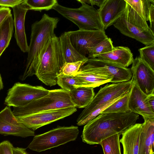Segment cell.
Segmentation results:
<instances>
[{
	"mask_svg": "<svg viewBox=\"0 0 154 154\" xmlns=\"http://www.w3.org/2000/svg\"><path fill=\"white\" fill-rule=\"evenodd\" d=\"M139 119L138 114L131 112L100 113L85 125L81 137L87 144H99L102 140L110 136L121 135L136 123Z\"/></svg>",
	"mask_w": 154,
	"mask_h": 154,
	"instance_id": "obj_1",
	"label": "cell"
},
{
	"mask_svg": "<svg viewBox=\"0 0 154 154\" xmlns=\"http://www.w3.org/2000/svg\"><path fill=\"white\" fill-rule=\"evenodd\" d=\"M59 19L44 14L41 19L31 26V34L25 68L20 79L22 81L35 75L37 66L45 48L54 35Z\"/></svg>",
	"mask_w": 154,
	"mask_h": 154,
	"instance_id": "obj_2",
	"label": "cell"
},
{
	"mask_svg": "<svg viewBox=\"0 0 154 154\" xmlns=\"http://www.w3.org/2000/svg\"><path fill=\"white\" fill-rule=\"evenodd\" d=\"M64 63L58 37L55 34L45 48L37 66L35 75L46 85H55Z\"/></svg>",
	"mask_w": 154,
	"mask_h": 154,
	"instance_id": "obj_3",
	"label": "cell"
},
{
	"mask_svg": "<svg viewBox=\"0 0 154 154\" xmlns=\"http://www.w3.org/2000/svg\"><path fill=\"white\" fill-rule=\"evenodd\" d=\"M75 107L71 101L69 92L62 89L49 90L47 95L20 107H13L12 111L17 118L54 109Z\"/></svg>",
	"mask_w": 154,
	"mask_h": 154,
	"instance_id": "obj_4",
	"label": "cell"
},
{
	"mask_svg": "<svg viewBox=\"0 0 154 154\" xmlns=\"http://www.w3.org/2000/svg\"><path fill=\"white\" fill-rule=\"evenodd\" d=\"M79 133L77 126H58L42 134L35 135L28 148L38 152L44 151L75 140Z\"/></svg>",
	"mask_w": 154,
	"mask_h": 154,
	"instance_id": "obj_5",
	"label": "cell"
},
{
	"mask_svg": "<svg viewBox=\"0 0 154 154\" xmlns=\"http://www.w3.org/2000/svg\"><path fill=\"white\" fill-rule=\"evenodd\" d=\"M81 3L82 5L76 8L58 3L52 9L76 25L79 30H104L97 10L88 4Z\"/></svg>",
	"mask_w": 154,
	"mask_h": 154,
	"instance_id": "obj_6",
	"label": "cell"
},
{
	"mask_svg": "<svg viewBox=\"0 0 154 154\" xmlns=\"http://www.w3.org/2000/svg\"><path fill=\"white\" fill-rule=\"evenodd\" d=\"M132 85L131 79L126 82L107 84L101 88L91 102L79 114L76 123L98 108L124 95L130 91Z\"/></svg>",
	"mask_w": 154,
	"mask_h": 154,
	"instance_id": "obj_7",
	"label": "cell"
},
{
	"mask_svg": "<svg viewBox=\"0 0 154 154\" xmlns=\"http://www.w3.org/2000/svg\"><path fill=\"white\" fill-rule=\"evenodd\" d=\"M49 91L42 86L16 82L8 90L5 104L10 107H23L47 95Z\"/></svg>",
	"mask_w": 154,
	"mask_h": 154,
	"instance_id": "obj_8",
	"label": "cell"
},
{
	"mask_svg": "<svg viewBox=\"0 0 154 154\" xmlns=\"http://www.w3.org/2000/svg\"><path fill=\"white\" fill-rule=\"evenodd\" d=\"M76 111V107H67L42 111L17 118L26 127L34 131L42 126L70 116Z\"/></svg>",
	"mask_w": 154,
	"mask_h": 154,
	"instance_id": "obj_9",
	"label": "cell"
},
{
	"mask_svg": "<svg viewBox=\"0 0 154 154\" xmlns=\"http://www.w3.org/2000/svg\"><path fill=\"white\" fill-rule=\"evenodd\" d=\"M72 45L81 55L86 56L88 50L108 37L105 31L78 30L68 32Z\"/></svg>",
	"mask_w": 154,
	"mask_h": 154,
	"instance_id": "obj_10",
	"label": "cell"
},
{
	"mask_svg": "<svg viewBox=\"0 0 154 154\" xmlns=\"http://www.w3.org/2000/svg\"><path fill=\"white\" fill-rule=\"evenodd\" d=\"M0 134L24 138L35 135L34 131L20 122L7 106L0 112Z\"/></svg>",
	"mask_w": 154,
	"mask_h": 154,
	"instance_id": "obj_11",
	"label": "cell"
},
{
	"mask_svg": "<svg viewBox=\"0 0 154 154\" xmlns=\"http://www.w3.org/2000/svg\"><path fill=\"white\" fill-rule=\"evenodd\" d=\"M131 69L132 78L140 89L147 95L154 94V70L140 57L134 59Z\"/></svg>",
	"mask_w": 154,
	"mask_h": 154,
	"instance_id": "obj_12",
	"label": "cell"
},
{
	"mask_svg": "<svg viewBox=\"0 0 154 154\" xmlns=\"http://www.w3.org/2000/svg\"><path fill=\"white\" fill-rule=\"evenodd\" d=\"M85 63L95 69L110 75L113 78L111 82L128 81L131 79L132 76L131 68L97 58L88 59Z\"/></svg>",
	"mask_w": 154,
	"mask_h": 154,
	"instance_id": "obj_13",
	"label": "cell"
},
{
	"mask_svg": "<svg viewBox=\"0 0 154 154\" xmlns=\"http://www.w3.org/2000/svg\"><path fill=\"white\" fill-rule=\"evenodd\" d=\"M74 75L79 82L81 87L93 88L111 82L113 78L109 74L95 69L86 63Z\"/></svg>",
	"mask_w": 154,
	"mask_h": 154,
	"instance_id": "obj_14",
	"label": "cell"
},
{
	"mask_svg": "<svg viewBox=\"0 0 154 154\" xmlns=\"http://www.w3.org/2000/svg\"><path fill=\"white\" fill-rule=\"evenodd\" d=\"M126 6L125 0H104L97 9L104 30L122 16Z\"/></svg>",
	"mask_w": 154,
	"mask_h": 154,
	"instance_id": "obj_15",
	"label": "cell"
},
{
	"mask_svg": "<svg viewBox=\"0 0 154 154\" xmlns=\"http://www.w3.org/2000/svg\"><path fill=\"white\" fill-rule=\"evenodd\" d=\"M131 80L132 85L128 101V106L130 111L140 114L143 117H154V112L148 103L147 95L140 89L133 78Z\"/></svg>",
	"mask_w": 154,
	"mask_h": 154,
	"instance_id": "obj_16",
	"label": "cell"
},
{
	"mask_svg": "<svg viewBox=\"0 0 154 154\" xmlns=\"http://www.w3.org/2000/svg\"><path fill=\"white\" fill-rule=\"evenodd\" d=\"M24 2L12 8L14 16V37L17 44L21 51L26 53L28 52L29 46L27 42L24 23L26 14L29 8Z\"/></svg>",
	"mask_w": 154,
	"mask_h": 154,
	"instance_id": "obj_17",
	"label": "cell"
},
{
	"mask_svg": "<svg viewBox=\"0 0 154 154\" xmlns=\"http://www.w3.org/2000/svg\"><path fill=\"white\" fill-rule=\"evenodd\" d=\"M113 25L123 35L134 38L146 46L154 44V34L150 29L142 30L128 22L122 15Z\"/></svg>",
	"mask_w": 154,
	"mask_h": 154,
	"instance_id": "obj_18",
	"label": "cell"
},
{
	"mask_svg": "<svg viewBox=\"0 0 154 154\" xmlns=\"http://www.w3.org/2000/svg\"><path fill=\"white\" fill-rule=\"evenodd\" d=\"M138 154H154V117H143Z\"/></svg>",
	"mask_w": 154,
	"mask_h": 154,
	"instance_id": "obj_19",
	"label": "cell"
},
{
	"mask_svg": "<svg viewBox=\"0 0 154 154\" xmlns=\"http://www.w3.org/2000/svg\"><path fill=\"white\" fill-rule=\"evenodd\" d=\"M142 128L141 123H136L121 134L119 141L123 146V154H138Z\"/></svg>",
	"mask_w": 154,
	"mask_h": 154,
	"instance_id": "obj_20",
	"label": "cell"
},
{
	"mask_svg": "<svg viewBox=\"0 0 154 154\" xmlns=\"http://www.w3.org/2000/svg\"><path fill=\"white\" fill-rule=\"evenodd\" d=\"M97 57L127 68L132 64L134 59L130 49L128 47L123 46L114 47L111 51L99 55Z\"/></svg>",
	"mask_w": 154,
	"mask_h": 154,
	"instance_id": "obj_21",
	"label": "cell"
},
{
	"mask_svg": "<svg viewBox=\"0 0 154 154\" xmlns=\"http://www.w3.org/2000/svg\"><path fill=\"white\" fill-rule=\"evenodd\" d=\"M58 38L64 63L80 61L86 63L88 60V58L81 55L73 47L68 32L63 33Z\"/></svg>",
	"mask_w": 154,
	"mask_h": 154,
	"instance_id": "obj_22",
	"label": "cell"
},
{
	"mask_svg": "<svg viewBox=\"0 0 154 154\" xmlns=\"http://www.w3.org/2000/svg\"><path fill=\"white\" fill-rule=\"evenodd\" d=\"M71 102L75 107L84 108L87 106L93 98L95 93L94 88L80 87L69 92Z\"/></svg>",
	"mask_w": 154,
	"mask_h": 154,
	"instance_id": "obj_23",
	"label": "cell"
},
{
	"mask_svg": "<svg viewBox=\"0 0 154 154\" xmlns=\"http://www.w3.org/2000/svg\"><path fill=\"white\" fill-rule=\"evenodd\" d=\"M14 32V20L11 15L0 27V57L8 47Z\"/></svg>",
	"mask_w": 154,
	"mask_h": 154,
	"instance_id": "obj_24",
	"label": "cell"
},
{
	"mask_svg": "<svg viewBox=\"0 0 154 154\" xmlns=\"http://www.w3.org/2000/svg\"><path fill=\"white\" fill-rule=\"evenodd\" d=\"M122 16L128 22L142 30L147 31L150 29L147 22L127 3Z\"/></svg>",
	"mask_w": 154,
	"mask_h": 154,
	"instance_id": "obj_25",
	"label": "cell"
},
{
	"mask_svg": "<svg viewBox=\"0 0 154 154\" xmlns=\"http://www.w3.org/2000/svg\"><path fill=\"white\" fill-rule=\"evenodd\" d=\"M116 134L102 140L99 144L102 146L104 154H121L119 137Z\"/></svg>",
	"mask_w": 154,
	"mask_h": 154,
	"instance_id": "obj_26",
	"label": "cell"
},
{
	"mask_svg": "<svg viewBox=\"0 0 154 154\" xmlns=\"http://www.w3.org/2000/svg\"><path fill=\"white\" fill-rule=\"evenodd\" d=\"M146 21H149V8L151 3L154 4L153 0H125Z\"/></svg>",
	"mask_w": 154,
	"mask_h": 154,
	"instance_id": "obj_27",
	"label": "cell"
},
{
	"mask_svg": "<svg viewBox=\"0 0 154 154\" xmlns=\"http://www.w3.org/2000/svg\"><path fill=\"white\" fill-rule=\"evenodd\" d=\"M130 91L123 96L115 101L101 113H125L131 112L128 106Z\"/></svg>",
	"mask_w": 154,
	"mask_h": 154,
	"instance_id": "obj_28",
	"label": "cell"
},
{
	"mask_svg": "<svg viewBox=\"0 0 154 154\" xmlns=\"http://www.w3.org/2000/svg\"><path fill=\"white\" fill-rule=\"evenodd\" d=\"M114 48L111 38L107 37L88 50V57L96 58L99 55L111 51Z\"/></svg>",
	"mask_w": 154,
	"mask_h": 154,
	"instance_id": "obj_29",
	"label": "cell"
},
{
	"mask_svg": "<svg viewBox=\"0 0 154 154\" xmlns=\"http://www.w3.org/2000/svg\"><path fill=\"white\" fill-rule=\"evenodd\" d=\"M57 84L62 89L68 92L81 87L79 82L74 75H65L61 73L57 76Z\"/></svg>",
	"mask_w": 154,
	"mask_h": 154,
	"instance_id": "obj_30",
	"label": "cell"
},
{
	"mask_svg": "<svg viewBox=\"0 0 154 154\" xmlns=\"http://www.w3.org/2000/svg\"><path fill=\"white\" fill-rule=\"evenodd\" d=\"M24 3L29 10L38 11H48L58 3L57 0H25Z\"/></svg>",
	"mask_w": 154,
	"mask_h": 154,
	"instance_id": "obj_31",
	"label": "cell"
},
{
	"mask_svg": "<svg viewBox=\"0 0 154 154\" xmlns=\"http://www.w3.org/2000/svg\"><path fill=\"white\" fill-rule=\"evenodd\" d=\"M140 58L154 70V44L138 50Z\"/></svg>",
	"mask_w": 154,
	"mask_h": 154,
	"instance_id": "obj_32",
	"label": "cell"
},
{
	"mask_svg": "<svg viewBox=\"0 0 154 154\" xmlns=\"http://www.w3.org/2000/svg\"><path fill=\"white\" fill-rule=\"evenodd\" d=\"M85 63V62L81 61L65 63L61 69L60 73L65 75H74L78 71L80 68Z\"/></svg>",
	"mask_w": 154,
	"mask_h": 154,
	"instance_id": "obj_33",
	"label": "cell"
},
{
	"mask_svg": "<svg viewBox=\"0 0 154 154\" xmlns=\"http://www.w3.org/2000/svg\"><path fill=\"white\" fill-rule=\"evenodd\" d=\"M12 144L8 140L3 141L0 143V154H13Z\"/></svg>",
	"mask_w": 154,
	"mask_h": 154,
	"instance_id": "obj_34",
	"label": "cell"
},
{
	"mask_svg": "<svg viewBox=\"0 0 154 154\" xmlns=\"http://www.w3.org/2000/svg\"><path fill=\"white\" fill-rule=\"evenodd\" d=\"M11 14V10L9 8L0 7V27Z\"/></svg>",
	"mask_w": 154,
	"mask_h": 154,
	"instance_id": "obj_35",
	"label": "cell"
},
{
	"mask_svg": "<svg viewBox=\"0 0 154 154\" xmlns=\"http://www.w3.org/2000/svg\"><path fill=\"white\" fill-rule=\"evenodd\" d=\"M25 0H0V6L1 7L12 8L21 4L24 2Z\"/></svg>",
	"mask_w": 154,
	"mask_h": 154,
	"instance_id": "obj_36",
	"label": "cell"
},
{
	"mask_svg": "<svg viewBox=\"0 0 154 154\" xmlns=\"http://www.w3.org/2000/svg\"><path fill=\"white\" fill-rule=\"evenodd\" d=\"M149 21L150 22L149 29L154 34V4L151 3L150 6Z\"/></svg>",
	"mask_w": 154,
	"mask_h": 154,
	"instance_id": "obj_37",
	"label": "cell"
},
{
	"mask_svg": "<svg viewBox=\"0 0 154 154\" xmlns=\"http://www.w3.org/2000/svg\"><path fill=\"white\" fill-rule=\"evenodd\" d=\"M148 103L152 111L154 112V94L147 96Z\"/></svg>",
	"mask_w": 154,
	"mask_h": 154,
	"instance_id": "obj_38",
	"label": "cell"
},
{
	"mask_svg": "<svg viewBox=\"0 0 154 154\" xmlns=\"http://www.w3.org/2000/svg\"><path fill=\"white\" fill-rule=\"evenodd\" d=\"M12 153L13 154H29L25 149L18 147H13Z\"/></svg>",
	"mask_w": 154,
	"mask_h": 154,
	"instance_id": "obj_39",
	"label": "cell"
},
{
	"mask_svg": "<svg viewBox=\"0 0 154 154\" xmlns=\"http://www.w3.org/2000/svg\"><path fill=\"white\" fill-rule=\"evenodd\" d=\"M3 85L2 78L0 74V91L3 88Z\"/></svg>",
	"mask_w": 154,
	"mask_h": 154,
	"instance_id": "obj_40",
	"label": "cell"
}]
</instances>
